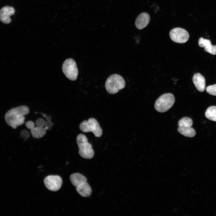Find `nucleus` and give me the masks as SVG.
Returning a JSON list of instances; mask_svg holds the SVG:
<instances>
[{
    "instance_id": "obj_7",
    "label": "nucleus",
    "mask_w": 216,
    "mask_h": 216,
    "mask_svg": "<svg viewBox=\"0 0 216 216\" xmlns=\"http://www.w3.org/2000/svg\"><path fill=\"white\" fill-rule=\"evenodd\" d=\"M63 71L69 79L72 81L75 80L78 74V70L75 61L72 59L66 60L62 65Z\"/></svg>"
},
{
    "instance_id": "obj_24",
    "label": "nucleus",
    "mask_w": 216,
    "mask_h": 216,
    "mask_svg": "<svg viewBox=\"0 0 216 216\" xmlns=\"http://www.w3.org/2000/svg\"><path fill=\"white\" fill-rule=\"evenodd\" d=\"M42 115H43V117H45L46 116V115L45 114H43Z\"/></svg>"
},
{
    "instance_id": "obj_15",
    "label": "nucleus",
    "mask_w": 216,
    "mask_h": 216,
    "mask_svg": "<svg viewBox=\"0 0 216 216\" xmlns=\"http://www.w3.org/2000/svg\"><path fill=\"white\" fill-rule=\"evenodd\" d=\"M205 115L208 119L216 122V106L209 107L206 111Z\"/></svg>"
},
{
    "instance_id": "obj_10",
    "label": "nucleus",
    "mask_w": 216,
    "mask_h": 216,
    "mask_svg": "<svg viewBox=\"0 0 216 216\" xmlns=\"http://www.w3.org/2000/svg\"><path fill=\"white\" fill-rule=\"evenodd\" d=\"M15 10L12 7L5 6L0 10V20L5 24L11 22L10 17L15 14Z\"/></svg>"
},
{
    "instance_id": "obj_4",
    "label": "nucleus",
    "mask_w": 216,
    "mask_h": 216,
    "mask_svg": "<svg viewBox=\"0 0 216 216\" xmlns=\"http://www.w3.org/2000/svg\"><path fill=\"white\" fill-rule=\"evenodd\" d=\"M125 85L123 78L118 74H114L109 76L106 80L105 87L107 92L111 94H114L124 88Z\"/></svg>"
},
{
    "instance_id": "obj_20",
    "label": "nucleus",
    "mask_w": 216,
    "mask_h": 216,
    "mask_svg": "<svg viewBox=\"0 0 216 216\" xmlns=\"http://www.w3.org/2000/svg\"><path fill=\"white\" fill-rule=\"evenodd\" d=\"M45 122L42 118H39L37 119L35 122V124L37 126L40 127H44L45 125Z\"/></svg>"
},
{
    "instance_id": "obj_17",
    "label": "nucleus",
    "mask_w": 216,
    "mask_h": 216,
    "mask_svg": "<svg viewBox=\"0 0 216 216\" xmlns=\"http://www.w3.org/2000/svg\"><path fill=\"white\" fill-rule=\"evenodd\" d=\"M211 41L208 39H205L202 38H200L198 40V44L201 47L205 48L211 44Z\"/></svg>"
},
{
    "instance_id": "obj_23",
    "label": "nucleus",
    "mask_w": 216,
    "mask_h": 216,
    "mask_svg": "<svg viewBox=\"0 0 216 216\" xmlns=\"http://www.w3.org/2000/svg\"><path fill=\"white\" fill-rule=\"evenodd\" d=\"M53 125V124L51 121V120H47L45 122V127H48L49 129L51 128Z\"/></svg>"
},
{
    "instance_id": "obj_9",
    "label": "nucleus",
    "mask_w": 216,
    "mask_h": 216,
    "mask_svg": "<svg viewBox=\"0 0 216 216\" xmlns=\"http://www.w3.org/2000/svg\"><path fill=\"white\" fill-rule=\"evenodd\" d=\"M44 185L49 190L56 191L61 188L62 181L61 177L57 175H50L46 177L44 181Z\"/></svg>"
},
{
    "instance_id": "obj_16",
    "label": "nucleus",
    "mask_w": 216,
    "mask_h": 216,
    "mask_svg": "<svg viewBox=\"0 0 216 216\" xmlns=\"http://www.w3.org/2000/svg\"><path fill=\"white\" fill-rule=\"evenodd\" d=\"M193 124V121L190 118L184 117L180 119L178 122L179 127H191Z\"/></svg>"
},
{
    "instance_id": "obj_1",
    "label": "nucleus",
    "mask_w": 216,
    "mask_h": 216,
    "mask_svg": "<svg viewBox=\"0 0 216 216\" xmlns=\"http://www.w3.org/2000/svg\"><path fill=\"white\" fill-rule=\"evenodd\" d=\"M29 110L26 106H21L8 111L5 115V119L7 124L15 129L17 126L22 124L24 122V116L29 113Z\"/></svg>"
},
{
    "instance_id": "obj_13",
    "label": "nucleus",
    "mask_w": 216,
    "mask_h": 216,
    "mask_svg": "<svg viewBox=\"0 0 216 216\" xmlns=\"http://www.w3.org/2000/svg\"><path fill=\"white\" fill-rule=\"evenodd\" d=\"M49 128L46 127H40L38 126L34 127L30 130V132L32 136L36 139H39L43 137L46 133V131Z\"/></svg>"
},
{
    "instance_id": "obj_21",
    "label": "nucleus",
    "mask_w": 216,
    "mask_h": 216,
    "mask_svg": "<svg viewBox=\"0 0 216 216\" xmlns=\"http://www.w3.org/2000/svg\"><path fill=\"white\" fill-rule=\"evenodd\" d=\"M20 135L21 136L26 140L30 136V134L29 132L26 130H22L20 133Z\"/></svg>"
},
{
    "instance_id": "obj_3",
    "label": "nucleus",
    "mask_w": 216,
    "mask_h": 216,
    "mask_svg": "<svg viewBox=\"0 0 216 216\" xmlns=\"http://www.w3.org/2000/svg\"><path fill=\"white\" fill-rule=\"evenodd\" d=\"M76 143L79 149V154L82 158L90 159L93 157L94 153L92 146L88 142L85 135L82 134L78 135L76 137Z\"/></svg>"
},
{
    "instance_id": "obj_2",
    "label": "nucleus",
    "mask_w": 216,
    "mask_h": 216,
    "mask_svg": "<svg viewBox=\"0 0 216 216\" xmlns=\"http://www.w3.org/2000/svg\"><path fill=\"white\" fill-rule=\"evenodd\" d=\"M70 178L71 183L76 187L77 192L81 196L88 197L91 195V188L87 182V179L84 176L76 173L71 174Z\"/></svg>"
},
{
    "instance_id": "obj_19",
    "label": "nucleus",
    "mask_w": 216,
    "mask_h": 216,
    "mask_svg": "<svg viewBox=\"0 0 216 216\" xmlns=\"http://www.w3.org/2000/svg\"><path fill=\"white\" fill-rule=\"evenodd\" d=\"M204 50L212 55H216V45L213 46L211 44L204 48Z\"/></svg>"
},
{
    "instance_id": "obj_6",
    "label": "nucleus",
    "mask_w": 216,
    "mask_h": 216,
    "mask_svg": "<svg viewBox=\"0 0 216 216\" xmlns=\"http://www.w3.org/2000/svg\"><path fill=\"white\" fill-rule=\"evenodd\" d=\"M79 128L84 132H92L96 137H100L102 134V130L97 121L90 118L88 121L84 120L80 124Z\"/></svg>"
},
{
    "instance_id": "obj_22",
    "label": "nucleus",
    "mask_w": 216,
    "mask_h": 216,
    "mask_svg": "<svg viewBox=\"0 0 216 216\" xmlns=\"http://www.w3.org/2000/svg\"><path fill=\"white\" fill-rule=\"evenodd\" d=\"M26 127L28 129L31 130L33 128L34 126V124L32 121H29L25 123Z\"/></svg>"
},
{
    "instance_id": "obj_18",
    "label": "nucleus",
    "mask_w": 216,
    "mask_h": 216,
    "mask_svg": "<svg viewBox=\"0 0 216 216\" xmlns=\"http://www.w3.org/2000/svg\"><path fill=\"white\" fill-rule=\"evenodd\" d=\"M206 89V92L210 94L216 96V84L209 86Z\"/></svg>"
},
{
    "instance_id": "obj_5",
    "label": "nucleus",
    "mask_w": 216,
    "mask_h": 216,
    "mask_svg": "<svg viewBox=\"0 0 216 216\" xmlns=\"http://www.w3.org/2000/svg\"><path fill=\"white\" fill-rule=\"evenodd\" d=\"M175 101L174 95L172 94H164L160 96L155 101L154 108L158 112H166L173 106Z\"/></svg>"
},
{
    "instance_id": "obj_12",
    "label": "nucleus",
    "mask_w": 216,
    "mask_h": 216,
    "mask_svg": "<svg viewBox=\"0 0 216 216\" xmlns=\"http://www.w3.org/2000/svg\"><path fill=\"white\" fill-rule=\"evenodd\" d=\"M193 82L197 89L200 92L205 90L206 80L204 77L200 73L195 74L193 77Z\"/></svg>"
},
{
    "instance_id": "obj_14",
    "label": "nucleus",
    "mask_w": 216,
    "mask_h": 216,
    "mask_svg": "<svg viewBox=\"0 0 216 216\" xmlns=\"http://www.w3.org/2000/svg\"><path fill=\"white\" fill-rule=\"evenodd\" d=\"M177 130L179 133L186 137H193L196 134L195 130L191 127H178Z\"/></svg>"
},
{
    "instance_id": "obj_11",
    "label": "nucleus",
    "mask_w": 216,
    "mask_h": 216,
    "mask_svg": "<svg viewBox=\"0 0 216 216\" xmlns=\"http://www.w3.org/2000/svg\"><path fill=\"white\" fill-rule=\"evenodd\" d=\"M150 20L149 15L146 12L142 13L136 18L135 22V26L138 29H142L147 26Z\"/></svg>"
},
{
    "instance_id": "obj_8",
    "label": "nucleus",
    "mask_w": 216,
    "mask_h": 216,
    "mask_svg": "<svg viewBox=\"0 0 216 216\" xmlns=\"http://www.w3.org/2000/svg\"><path fill=\"white\" fill-rule=\"evenodd\" d=\"M170 36L173 41L181 44L187 42L189 37V34L186 30L178 27L172 29L170 32Z\"/></svg>"
}]
</instances>
